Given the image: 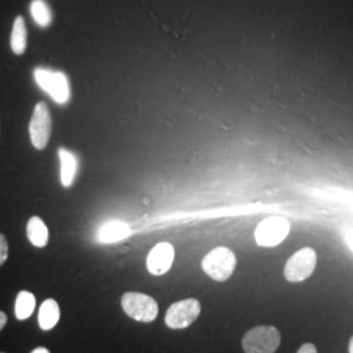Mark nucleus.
Masks as SVG:
<instances>
[{
    "instance_id": "nucleus-1",
    "label": "nucleus",
    "mask_w": 353,
    "mask_h": 353,
    "mask_svg": "<svg viewBox=\"0 0 353 353\" xmlns=\"http://www.w3.org/2000/svg\"><path fill=\"white\" fill-rule=\"evenodd\" d=\"M236 265V254L224 246L214 248L202 261L203 271L214 281H227L228 279L232 278Z\"/></svg>"
},
{
    "instance_id": "nucleus-2",
    "label": "nucleus",
    "mask_w": 353,
    "mask_h": 353,
    "mask_svg": "<svg viewBox=\"0 0 353 353\" xmlns=\"http://www.w3.org/2000/svg\"><path fill=\"white\" fill-rule=\"evenodd\" d=\"M281 343V334L275 326H256L242 338L245 353H275Z\"/></svg>"
},
{
    "instance_id": "nucleus-3",
    "label": "nucleus",
    "mask_w": 353,
    "mask_h": 353,
    "mask_svg": "<svg viewBox=\"0 0 353 353\" xmlns=\"http://www.w3.org/2000/svg\"><path fill=\"white\" fill-rule=\"evenodd\" d=\"M121 303L127 316L138 322L151 323L159 316V303L145 293L127 292Z\"/></svg>"
},
{
    "instance_id": "nucleus-4",
    "label": "nucleus",
    "mask_w": 353,
    "mask_h": 353,
    "mask_svg": "<svg viewBox=\"0 0 353 353\" xmlns=\"http://www.w3.org/2000/svg\"><path fill=\"white\" fill-rule=\"evenodd\" d=\"M34 80L57 103L64 105L70 101L71 87L68 77L64 72L38 67L34 70Z\"/></svg>"
},
{
    "instance_id": "nucleus-5",
    "label": "nucleus",
    "mask_w": 353,
    "mask_h": 353,
    "mask_svg": "<svg viewBox=\"0 0 353 353\" xmlns=\"http://www.w3.org/2000/svg\"><path fill=\"white\" fill-rule=\"evenodd\" d=\"M52 130V119H51L50 109L48 103L43 101L38 102L34 106L29 122V137L33 147L42 151L49 144Z\"/></svg>"
},
{
    "instance_id": "nucleus-6",
    "label": "nucleus",
    "mask_w": 353,
    "mask_h": 353,
    "mask_svg": "<svg viewBox=\"0 0 353 353\" xmlns=\"http://www.w3.org/2000/svg\"><path fill=\"white\" fill-rule=\"evenodd\" d=\"M202 313V305L196 299H186L172 303L165 314V323L169 328L182 330L191 326Z\"/></svg>"
},
{
    "instance_id": "nucleus-7",
    "label": "nucleus",
    "mask_w": 353,
    "mask_h": 353,
    "mask_svg": "<svg viewBox=\"0 0 353 353\" xmlns=\"http://www.w3.org/2000/svg\"><path fill=\"white\" fill-rule=\"evenodd\" d=\"M316 252L312 248H303L294 252L284 267V276L290 283H300L310 278L316 270Z\"/></svg>"
},
{
    "instance_id": "nucleus-8",
    "label": "nucleus",
    "mask_w": 353,
    "mask_h": 353,
    "mask_svg": "<svg viewBox=\"0 0 353 353\" xmlns=\"http://www.w3.org/2000/svg\"><path fill=\"white\" fill-rule=\"evenodd\" d=\"M290 225L287 219L280 216L267 217L255 229V241L259 246L274 248L278 246L290 234Z\"/></svg>"
},
{
    "instance_id": "nucleus-9",
    "label": "nucleus",
    "mask_w": 353,
    "mask_h": 353,
    "mask_svg": "<svg viewBox=\"0 0 353 353\" xmlns=\"http://www.w3.org/2000/svg\"><path fill=\"white\" fill-rule=\"evenodd\" d=\"M174 248L169 242L157 243L147 256V268L154 276L166 274L174 262Z\"/></svg>"
},
{
    "instance_id": "nucleus-10",
    "label": "nucleus",
    "mask_w": 353,
    "mask_h": 353,
    "mask_svg": "<svg viewBox=\"0 0 353 353\" xmlns=\"http://www.w3.org/2000/svg\"><path fill=\"white\" fill-rule=\"evenodd\" d=\"M130 234H131V228L128 224L119 220H113L100 228L97 233V240L102 243H114V242L125 240Z\"/></svg>"
},
{
    "instance_id": "nucleus-11",
    "label": "nucleus",
    "mask_w": 353,
    "mask_h": 353,
    "mask_svg": "<svg viewBox=\"0 0 353 353\" xmlns=\"http://www.w3.org/2000/svg\"><path fill=\"white\" fill-rule=\"evenodd\" d=\"M61 160V182L63 188H71L75 181L77 172V159L74 152L68 151L67 148H59L58 151Z\"/></svg>"
},
{
    "instance_id": "nucleus-12",
    "label": "nucleus",
    "mask_w": 353,
    "mask_h": 353,
    "mask_svg": "<svg viewBox=\"0 0 353 353\" xmlns=\"http://www.w3.org/2000/svg\"><path fill=\"white\" fill-rule=\"evenodd\" d=\"M26 234L30 243L39 249L45 248L49 242V229L46 227L45 221L38 216H33L29 219L26 225Z\"/></svg>"
},
{
    "instance_id": "nucleus-13",
    "label": "nucleus",
    "mask_w": 353,
    "mask_h": 353,
    "mask_svg": "<svg viewBox=\"0 0 353 353\" xmlns=\"http://www.w3.org/2000/svg\"><path fill=\"white\" fill-rule=\"evenodd\" d=\"M59 318H61V309L58 303L52 299L43 301L38 313V322L41 328L45 331H49L57 326V323L59 322Z\"/></svg>"
},
{
    "instance_id": "nucleus-14",
    "label": "nucleus",
    "mask_w": 353,
    "mask_h": 353,
    "mask_svg": "<svg viewBox=\"0 0 353 353\" xmlns=\"http://www.w3.org/2000/svg\"><path fill=\"white\" fill-rule=\"evenodd\" d=\"M28 42V30H26V20L23 16H17L13 23L12 33H11V49L16 55H23L26 50Z\"/></svg>"
},
{
    "instance_id": "nucleus-15",
    "label": "nucleus",
    "mask_w": 353,
    "mask_h": 353,
    "mask_svg": "<svg viewBox=\"0 0 353 353\" xmlns=\"http://www.w3.org/2000/svg\"><path fill=\"white\" fill-rule=\"evenodd\" d=\"M36 309V297L33 293L23 290L17 294L16 303H14V314L20 321H26L33 314Z\"/></svg>"
},
{
    "instance_id": "nucleus-16",
    "label": "nucleus",
    "mask_w": 353,
    "mask_h": 353,
    "mask_svg": "<svg viewBox=\"0 0 353 353\" xmlns=\"http://www.w3.org/2000/svg\"><path fill=\"white\" fill-rule=\"evenodd\" d=\"M29 11L38 26L48 28L52 23V11L45 0H32Z\"/></svg>"
},
{
    "instance_id": "nucleus-17",
    "label": "nucleus",
    "mask_w": 353,
    "mask_h": 353,
    "mask_svg": "<svg viewBox=\"0 0 353 353\" xmlns=\"http://www.w3.org/2000/svg\"><path fill=\"white\" fill-rule=\"evenodd\" d=\"M8 241L6 239L4 234L0 233V265H4V262L8 259Z\"/></svg>"
},
{
    "instance_id": "nucleus-18",
    "label": "nucleus",
    "mask_w": 353,
    "mask_h": 353,
    "mask_svg": "<svg viewBox=\"0 0 353 353\" xmlns=\"http://www.w3.org/2000/svg\"><path fill=\"white\" fill-rule=\"evenodd\" d=\"M297 353H318V351L313 343H303V345L299 348Z\"/></svg>"
},
{
    "instance_id": "nucleus-19",
    "label": "nucleus",
    "mask_w": 353,
    "mask_h": 353,
    "mask_svg": "<svg viewBox=\"0 0 353 353\" xmlns=\"http://www.w3.org/2000/svg\"><path fill=\"white\" fill-rule=\"evenodd\" d=\"M6 325H7V316L3 312H0V331L4 328Z\"/></svg>"
},
{
    "instance_id": "nucleus-20",
    "label": "nucleus",
    "mask_w": 353,
    "mask_h": 353,
    "mask_svg": "<svg viewBox=\"0 0 353 353\" xmlns=\"http://www.w3.org/2000/svg\"><path fill=\"white\" fill-rule=\"evenodd\" d=\"M32 353H50V351L48 348H45V347H38L36 350H33Z\"/></svg>"
},
{
    "instance_id": "nucleus-21",
    "label": "nucleus",
    "mask_w": 353,
    "mask_h": 353,
    "mask_svg": "<svg viewBox=\"0 0 353 353\" xmlns=\"http://www.w3.org/2000/svg\"><path fill=\"white\" fill-rule=\"evenodd\" d=\"M345 241L348 242V245L351 246V249L353 250V234H351V233H348L347 236H345Z\"/></svg>"
},
{
    "instance_id": "nucleus-22",
    "label": "nucleus",
    "mask_w": 353,
    "mask_h": 353,
    "mask_svg": "<svg viewBox=\"0 0 353 353\" xmlns=\"http://www.w3.org/2000/svg\"><path fill=\"white\" fill-rule=\"evenodd\" d=\"M348 353H353V336L348 343Z\"/></svg>"
},
{
    "instance_id": "nucleus-23",
    "label": "nucleus",
    "mask_w": 353,
    "mask_h": 353,
    "mask_svg": "<svg viewBox=\"0 0 353 353\" xmlns=\"http://www.w3.org/2000/svg\"><path fill=\"white\" fill-rule=\"evenodd\" d=\"M0 353H4V352H0Z\"/></svg>"
}]
</instances>
